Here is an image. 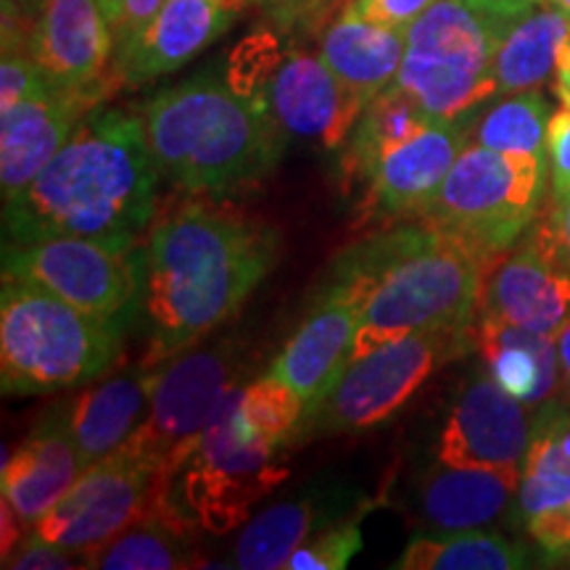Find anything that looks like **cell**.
Segmentation results:
<instances>
[{"label": "cell", "instance_id": "8d00e7d4", "mask_svg": "<svg viewBox=\"0 0 570 570\" xmlns=\"http://www.w3.org/2000/svg\"><path fill=\"white\" fill-rule=\"evenodd\" d=\"M547 159H550L552 202L570 196V106L562 104L547 127Z\"/></svg>", "mask_w": 570, "mask_h": 570}, {"label": "cell", "instance_id": "ee69618b", "mask_svg": "<svg viewBox=\"0 0 570 570\" xmlns=\"http://www.w3.org/2000/svg\"><path fill=\"white\" fill-rule=\"evenodd\" d=\"M554 344H558V356H560L562 394H566V399L570 402V317L568 323L558 331V336H554Z\"/></svg>", "mask_w": 570, "mask_h": 570}, {"label": "cell", "instance_id": "f35d334b", "mask_svg": "<svg viewBox=\"0 0 570 570\" xmlns=\"http://www.w3.org/2000/svg\"><path fill=\"white\" fill-rule=\"evenodd\" d=\"M436 0H352V9L375 24L410 30Z\"/></svg>", "mask_w": 570, "mask_h": 570}, {"label": "cell", "instance_id": "e575fe53", "mask_svg": "<svg viewBox=\"0 0 570 570\" xmlns=\"http://www.w3.org/2000/svg\"><path fill=\"white\" fill-rule=\"evenodd\" d=\"M362 550L360 518L309 537L285 562L288 570H341Z\"/></svg>", "mask_w": 570, "mask_h": 570}, {"label": "cell", "instance_id": "cb8c5ba5", "mask_svg": "<svg viewBox=\"0 0 570 570\" xmlns=\"http://www.w3.org/2000/svg\"><path fill=\"white\" fill-rule=\"evenodd\" d=\"M518 515L547 554H570V458L550 420L533 417V436L518 487Z\"/></svg>", "mask_w": 570, "mask_h": 570}, {"label": "cell", "instance_id": "1f68e13d", "mask_svg": "<svg viewBox=\"0 0 570 570\" xmlns=\"http://www.w3.org/2000/svg\"><path fill=\"white\" fill-rule=\"evenodd\" d=\"M550 117V104L539 90L510 92L483 114L473 138L479 146L494 148V151L547 156Z\"/></svg>", "mask_w": 570, "mask_h": 570}, {"label": "cell", "instance_id": "f6af8a7d", "mask_svg": "<svg viewBox=\"0 0 570 570\" xmlns=\"http://www.w3.org/2000/svg\"><path fill=\"white\" fill-rule=\"evenodd\" d=\"M325 3H331V0H296L294 6H291V13H296V11H309V9H323Z\"/></svg>", "mask_w": 570, "mask_h": 570}, {"label": "cell", "instance_id": "ab89813d", "mask_svg": "<svg viewBox=\"0 0 570 570\" xmlns=\"http://www.w3.org/2000/svg\"><path fill=\"white\" fill-rule=\"evenodd\" d=\"M101 6L111 24L114 40H117V46H122L156 17L164 0H101Z\"/></svg>", "mask_w": 570, "mask_h": 570}, {"label": "cell", "instance_id": "83f0119b", "mask_svg": "<svg viewBox=\"0 0 570 570\" xmlns=\"http://www.w3.org/2000/svg\"><path fill=\"white\" fill-rule=\"evenodd\" d=\"M428 119H433L407 90L391 85L377 92L362 111L360 122L352 130L344 156L346 180H367L373 177L377 164L396 146L407 142L412 135L423 130Z\"/></svg>", "mask_w": 570, "mask_h": 570}, {"label": "cell", "instance_id": "d590c367", "mask_svg": "<svg viewBox=\"0 0 570 570\" xmlns=\"http://www.w3.org/2000/svg\"><path fill=\"white\" fill-rule=\"evenodd\" d=\"M48 90H53V85L30 51H21V48L3 51V61H0V109H9L13 104L42 96Z\"/></svg>", "mask_w": 570, "mask_h": 570}, {"label": "cell", "instance_id": "d6986e66", "mask_svg": "<svg viewBox=\"0 0 570 570\" xmlns=\"http://www.w3.org/2000/svg\"><path fill=\"white\" fill-rule=\"evenodd\" d=\"M265 104L285 135L320 140L325 148L344 146L367 106L320 56L302 51L283 56L265 90Z\"/></svg>", "mask_w": 570, "mask_h": 570}, {"label": "cell", "instance_id": "5bb4252c", "mask_svg": "<svg viewBox=\"0 0 570 570\" xmlns=\"http://www.w3.org/2000/svg\"><path fill=\"white\" fill-rule=\"evenodd\" d=\"M533 420L520 399L508 394L489 370H479L460 389L436 444L439 465L523 468Z\"/></svg>", "mask_w": 570, "mask_h": 570}, {"label": "cell", "instance_id": "7a4b0ae2", "mask_svg": "<svg viewBox=\"0 0 570 570\" xmlns=\"http://www.w3.org/2000/svg\"><path fill=\"white\" fill-rule=\"evenodd\" d=\"M156 175L142 117L92 109L30 188L3 204L6 240L77 235L135 246L151 225Z\"/></svg>", "mask_w": 570, "mask_h": 570}, {"label": "cell", "instance_id": "3957f363", "mask_svg": "<svg viewBox=\"0 0 570 570\" xmlns=\"http://www.w3.org/2000/svg\"><path fill=\"white\" fill-rule=\"evenodd\" d=\"M142 127L164 177L190 194H233L262 183L285 151V132L262 98L225 77L198 75L142 104Z\"/></svg>", "mask_w": 570, "mask_h": 570}, {"label": "cell", "instance_id": "f546056e", "mask_svg": "<svg viewBox=\"0 0 570 570\" xmlns=\"http://www.w3.org/2000/svg\"><path fill=\"white\" fill-rule=\"evenodd\" d=\"M529 547L497 531H446L417 537L407 544L396 570H515L531 566Z\"/></svg>", "mask_w": 570, "mask_h": 570}, {"label": "cell", "instance_id": "2e32d148", "mask_svg": "<svg viewBox=\"0 0 570 570\" xmlns=\"http://www.w3.org/2000/svg\"><path fill=\"white\" fill-rule=\"evenodd\" d=\"M362 306V296L348 285L327 281L304 323L269 367V373L304 399V415L323 402L352 362Z\"/></svg>", "mask_w": 570, "mask_h": 570}, {"label": "cell", "instance_id": "44dd1931", "mask_svg": "<svg viewBox=\"0 0 570 570\" xmlns=\"http://www.w3.org/2000/svg\"><path fill=\"white\" fill-rule=\"evenodd\" d=\"M80 473L82 462L69 431L67 404H59L48 410L30 436L3 460L0 487L27 529H35Z\"/></svg>", "mask_w": 570, "mask_h": 570}, {"label": "cell", "instance_id": "ffe728a7", "mask_svg": "<svg viewBox=\"0 0 570 570\" xmlns=\"http://www.w3.org/2000/svg\"><path fill=\"white\" fill-rule=\"evenodd\" d=\"M468 146L465 119H428L423 130L396 146L370 177L365 219L420 217L449 169Z\"/></svg>", "mask_w": 570, "mask_h": 570}, {"label": "cell", "instance_id": "74e56055", "mask_svg": "<svg viewBox=\"0 0 570 570\" xmlns=\"http://www.w3.org/2000/svg\"><path fill=\"white\" fill-rule=\"evenodd\" d=\"M71 550H63V547L53 544V541L42 539L38 531L32 529L30 537H27L21 544L13 550L9 560L3 562V568L13 570H71L82 568V562H75L69 554Z\"/></svg>", "mask_w": 570, "mask_h": 570}, {"label": "cell", "instance_id": "b9f144b4", "mask_svg": "<svg viewBox=\"0 0 570 570\" xmlns=\"http://www.w3.org/2000/svg\"><path fill=\"white\" fill-rule=\"evenodd\" d=\"M550 217H552L554 233H558L562 259H566V265L570 269V196L562 198V202H552Z\"/></svg>", "mask_w": 570, "mask_h": 570}, {"label": "cell", "instance_id": "8992f818", "mask_svg": "<svg viewBox=\"0 0 570 570\" xmlns=\"http://www.w3.org/2000/svg\"><path fill=\"white\" fill-rule=\"evenodd\" d=\"M244 386L227 391L206 423L202 439L167 487H156L151 510L180 529L196 525L212 533H227L244 523L248 508L288 475L283 449L256 441L240 425L238 407Z\"/></svg>", "mask_w": 570, "mask_h": 570}, {"label": "cell", "instance_id": "9c48e42d", "mask_svg": "<svg viewBox=\"0 0 570 570\" xmlns=\"http://www.w3.org/2000/svg\"><path fill=\"white\" fill-rule=\"evenodd\" d=\"M3 277L38 285L127 333L142 317L146 248L77 235L6 240Z\"/></svg>", "mask_w": 570, "mask_h": 570}, {"label": "cell", "instance_id": "52a82bcc", "mask_svg": "<svg viewBox=\"0 0 570 570\" xmlns=\"http://www.w3.org/2000/svg\"><path fill=\"white\" fill-rule=\"evenodd\" d=\"M497 0H436L407 30L396 82L436 119H465L497 96L494 56L510 21Z\"/></svg>", "mask_w": 570, "mask_h": 570}, {"label": "cell", "instance_id": "30bf717a", "mask_svg": "<svg viewBox=\"0 0 570 570\" xmlns=\"http://www.w3.org/2000/svg\"><path fill=\"white\" fill-rule=\"evenodd\" d=\"M246 375V362L233 341L185 348L156 367L148 415L122 449L156 473V487H167L180 473L202 439L206 423L227 391Z\"/></svg>", "mask_w": 570, "mask_h": 570}, {"label": "cell", "instance_id": "d4e9b609", "mask_svg": "<svg viewBox=\"0 0 570 570\" xmlns=\"http://www.w3.org/2000/svg\"><path fill=\"white\" fill-rule=\"evenodd\" d=\"M404 48L407 30L375 24L346 6L344 13L327 27L320 42V59L348 90L370 104L377 92L396 82Z\"/></svg>", "mask_w": 570, "mask_h": 570}, {"label": "cell", "instance_id": "4316f807", "mask_svg": "<svg viewBox=\"0 0 570 570\" xmlns=\"http://www.w3.org/2000/svg\"><path fill=\"white\" fill-rule=\"evenodd\" d=\"M568 35L570 17L547 3L531 6L512 19L494 56L499 96L539 90L554 77L560 48Z\"/></svg>", "mask_w": 570, "mask_h": 570}, {"label": "cell", "instance_id": "bcb514c9", "mask_svg": "<svg viewBox=\"0 0 570 570\" xmlns=\"http://www.w3.org/2000/svg\"><path fill=\"white\" fill-rule=\"evenodd\" d=\"M541 3H547V6H554V9L566 13V17H570V0H541Z\"/></svg>", "mask_w": 570, "mask_h": 570}, {"label": "cell", "instance_id": "d6a6232c", "mask_svg": "<svg viewBox=\"0 0 570 570\" xmlns=\"http://www.w3.org/2000/svg\"><path fill=\"white\" fill-rule=\"evenodd\" d=\"M238 417L248 436L275 446H288L304 417V399L281 377L267 373L252 386H244Z\"/></svg>", "mask_w": 570, "mask_h": 570}, {"label": "cell", "instance_id": "277c9868", "mask_svg": "<svg viewBox=\"0 0 570 570\" xmlns=\"http://www.w3.org/2000/svg\"><path fill=\"white\" fill-rule=\"evenodd\" d=\"M125 331L38 285L3 277L0 381L6 394H51L109 373Z\"/></svg>", "mask_w": 570, "mask_h": 570}, {"label": "cell", "instance_id": "ba28073f", "mask_svg": "<svg viewBox=\"0 0 570 570\" xmlns=\"http://www.w3.org/2000/svg\"><path fill=\"white\" fill-rule=\"evenodd\" d=\"M547 156L465 146L420 223L460 240L483 262L510 252L537 223L547 185Z\"/></svg>", "mask_w": 570, "mask_h": 570}, {"label": "cell", "instance_id": "60d3db41", "mask_svg": "<svg viewBox=\"0 0 570 570\" xmlns=\"http://www.w3.org/2000/svg\"><path fill=\"white\" fill-rule=\"evenodd\" d=\"M0 523H3V541H0V550H3V562H6L21 541H24V537H21V525L27 523L19 518V512L11 508L9 499H3V504H0Z\"/></svg>", "mask_w": 570, "mask_h": 570}, {"label": "cell", "instance_id": "6da1fadb", "mask_svg": "<svg viewBox=\"0 0 570 570\" xmlns=\"http://www.w3.org/2000/svg\"><path fill=\"white\" fill-rule=\"evenodd\" d=\"M142 248L148 344L140 365L156 370L238 315L275 269L281 238L244 214L188 204L161 217Z\"/></svg>", "mask_w": 570, "mask_h": 570}, {"label": "cell", "instance_id": "836d02e7", "mask_svg": "<svg viewBox=\"0 0 570 570\" xmlns=\"http://www.w3.org/2000/svg\"><path fill=\"white\" fill-rule=\"evenodd\" d=\"M281 61L283 56L275 35L254 32L233 51L230 61H227L225 80L240 96L262 98L265 101V90L269 80H273L275 69L281 67Z\"/></svg>", "mask_w": 570, "mask_h": 570}, {"label": "cell", "instance_id": "9a60e30c", "mask_svg": "<svg viewBox=\"0 0 570 570\" xmlns=\"http://www.w3.org/2000/svg\"><path fill=\"white\" fill-rule=\"evenodd\" d=\"M244 6L246 0H164L138 35L117 46L114 82L138 88L185 67L230 30Z\"/></svg>", "mask_w": 570, "mask_h": 570}, {"label": "cell", "instance_id": "4dcf8cb0", "mask_svg": "<svg viewBox=\"0 0 570 570\" xmlns=\"http://www.w3.org/2000/svg\"><path fill=\"white\" fill-rule=\"evenodd\" d=\"M325 510L317 499L302 497L291 502L269 504L240 531L233 550V566L244 570L285 568L298 547L312 537V531L325 523Z\"/></svg>", "mask_w": 570, "mask_h": 570}, {"label": "cell", "instance_id": "484cf974", "mask_svg": "<svg viewBox=\"0 0 570 570\" xmlns=\"http://www.w3.org/2000/svg\"><path fill=\"white\" fill-rule=\"evenodd\" d=\"M523 468L441 465L420 487V512L441 531L483 529L508 510L518 494Z\"/></svg>", "mask_w": 570, "mask_h": 570}, {"label": "cell", "instance_id": "8fae6325", "mask_svg": "<svg viewBox=\"0 0 570 570\" xmlns=\"http://www.w3.org/2000/svg\"><path fill=\"white\" fill-rule=\"evenodd\" d=\"M468 344L470 333H410L354 356L323 402L302 417L291 444L377 425Z\"/></svg>", "mask_w": 570, "mask_h": 570}, {"label": "cell", "instance_id": "c3c4849f", "mask_svg": "<svg viewBox=\"0 0 570 570\" xmlns=\"http://www.w3.org/2000/svg\"><path fill=\"white\" fill-rule=\"evenodd\" d=\"M294 3H296V0H291V3H288V6H285V11H288V9H291V6H294Z\"/></svg>", "mask_w": 570, "mask_h": 570}, {"label": "cell", "instance_id": "e0dca14e", "mask_svg": "<svg viewBox=\"0 0 570 570\" xmlns=\"http://www.w3.org/2000/svg\"><path fill=\"white\" fill-rule=\"evenodd\" d=\"M30 53L53 88L111 92L117 85L106 80L117 40L101 0H40Z\"/></svg>", "mask_w": 570, "mask_h": 570}, {"label": "cell", "instance_id": "ac0fdd59", "mask_svg": "<svg viewBox=\"0 0 570 570\" xmlns=\"http://www.w3.org/2000/svg\"><path fill=\"white\" fill-rule=\"evenodd\" d=\"M109 96L106 90H61L0 109V188L3 204L32 185L61 151L75 127Z\"/></svg>", "mask_w": 570, "mask_h": 570}, {"label": "cell", "instance_id": "4fadbf2b", "mask_svg": "<svg viewBox=\"0 0 570 570\" xmlns=\"http://www.w3.org/2000/svg\"><path fill=\"white\" fill-rule=\"evenodd\" d=\"M479 312L544 336H558L568 323L570 269L550 214L529 227L515 252L487 262Z\"/></svg>", "mask_w": 570, "mask_h": 570}, {"label": "cell", "instance_id": "7c38bea8", "mask_svg": "<svg viewBox=\"0 0 570 570\" xmlns=\"http://www.w3.org/2000/svg\"><path fill=\"white\" fill-rule=\"evenodd\" d=\"M154 491V470L119 446L85 468L35 531L63 550L80 554L98 550L146 515Z\"/></svg>", "mask_w": 570, "mask_h": 570}, {"label": "cell", "instance_id": "f1b7e54d", "mask_svg": "<svg viewBox=\"0 0 570 570\" xmlns=\"http://www.w3.org/2000/svg\"><path fill=\"white\" fill-rule=\"evenodd\" d=\"M85 568L106 570H180L198 568L202 554L194 547V531L169 523L159 512L146 510L109 544L82 554Z\"/></svg>", "mask_w": 570, "mask_h": 570}, {"label": "cell", "instance_id": "7bdbcfd3", "mask_svg": "<svg viewBox=\"0 0 570 570\" xmlns=\"http://www.w3.org/2000/svg\"><path fill=\"white\" fill-rule=\"evenodd\" d=\"M554 92L562 104L570 106V35L562 42L560 56H558V67H554Z\"/></svg>", "mask_w": 570, "mask_h": 570}, {"label": "cell", "instance_id": "7402d4cb", "mask_svg": "<svg viewBox=\"0 0 570 570\" xmlns=\"http://www.w3.org/2000/svg\"><path fill=\"white\" fill-rule=\"evenodd\" d=\"M470 344L481 352L489 375L529 410L537 412L560 399L562 373L554 336L481 315L470 327Z\"/></svg>", "mask_w": 570, "mask_h": 570}, {"label": "cell", "instance_id": "5b68a950", "mask_svg": "<svg viewBox=\"0 0 570 570\" xmlns=\"http://www.w3.org/2000/svg\"><path fill=\"white\" fill-rule=\"evenodd\" d=\"M483 267L487 262L460 240L420 225L417 238L370 288L354 356L410 333H470L479 312Z\"/></svg>", "mask_w": 570, "mask_h": 570}, {"label": "cell", "instance_id": "603a6c76", "mask_svg": "<svg viewBox=\"0 0 570 570\" xmlns=\"http://www.w3.org/2000/svg\"><path fill=\"white\" fill-rule=\"evenodd\" d=\"M156 370L138 365L96 383L67 404L69 431L80 452L82 470L109 458L138 431L154 396Z\"/></svg>", "mask_w": 570, "mask_h": 570}, {"label": "cell", "instance_id": "7dc6e473", "mask_svg": "<svg viewBox=\"0 0 570 570\" xmlns=\"http://www.w3.org/2000/svg\"><path fill=\"white\" fill-rule=\"evenodd\" d=\"M246 3H269V6H281V9H285L291 0H246Z\"/></svg>", "mask_w": 570, "mask_h": 570}]
</instances>
